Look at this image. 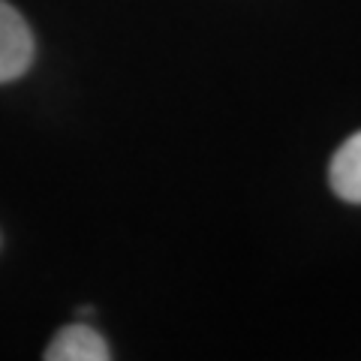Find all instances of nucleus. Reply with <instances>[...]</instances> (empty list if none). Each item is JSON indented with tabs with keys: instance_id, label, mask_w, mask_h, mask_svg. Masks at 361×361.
<instances>
[{
	"instance_id": "f03ea898",
	"label": "nucleus",
	"mask_w": 361,
	"mask_h": 361,
	"mask_svg": "<svg viewBox=\"0 0 361 361\" xmlns=\"http://www.w3.org/2000/svg\"><path fill=\"white\" fill-rule=\"evenodd\" d=\"M45 358L49 361H106L109 349H106V341L90 325L75 322L58 331V337L45 349Z\"/></svg>"
},
{
	"instance_id": "f257e3e1",
	"label": "nucleus",
	"mask_w": 361,
	"mask_h": 361,
	"mask_svg": "<svg viewBox=\"0 0 361 361\" xmlns=\"http://www.w3.org/2000/svg\"><path fill=\"white\" fill-rule=\"evenodd\" d=\"M33 61V37L6 0H0V85L25 75Z\"/></svg>"
},
{
	"instance_id": "7ed1b4c3",
	"label": "nucleus",
	"mask_w": 361,
	"mask_h": 361,
	"mask_svg": "<svg viewBox=\"0 0 361 361\" xmlns=\"http://www.w3.org/2000/svg\"><path fill=\"white\" fill-rule=\"evenodd\" d=\"M329 180H331V190L343 202L361 205V130L349 135L331 157Z\"/></svg>"
}]
</instances>
